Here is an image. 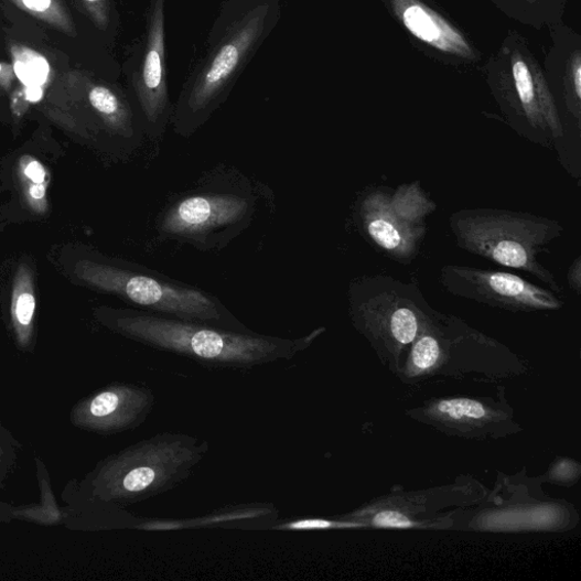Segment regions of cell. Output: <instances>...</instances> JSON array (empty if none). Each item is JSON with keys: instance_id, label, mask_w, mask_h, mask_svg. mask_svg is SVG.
<instances>
[{"instance_id": "6", "label": "cell", "mask_w": 581, "mask_h": 581, "mask_svg": "<svg viewBox=\"0 0 581 581\" xmlns=\"http://www.w3.org/2000/svg\"><path fill=\"white\" fill-rule=\"evenodd\" d=\"M348 318L377 357L397 375L421 329L441 313L416 282L390 276H365L347 289Z\"/></svg>"}, {"instance_id": "8", "label": "cell", "mask_w": 581, "mask_h": 581, "mask_svg": "<svg viewBox=\"0 0 581 581\" xmlns=\"http://www.w3.org/2000/svg\"><path fill=\"white\" fill-rule=\"evenodd\" d=\"M94 287L123 298L144 312L237 332L250 331L214 294L135 265L88 262Z\"/></svg>"}, {"instance_id": "22", "label": "cell", "mask_w": 581, "mask_h": 581, "mask_svg": "<svg viewBox=\"0 0 581 581\" xmlns=\"http://www.w3.org/2000/svg\"><path fill=\"white\" fill-rule=\"evenodd\" d=\"M367 526L344 517L337 518H301L280 524L272 529L308 531V530H343V529H366Z\"/></svg>"}, {"instance_id": "2", "label": "cell", "mask_w": 581, "mask_h": 581, "mask_svg": "<svg viewBox=\"0 0 581 581\" xmlns=\"http://www.w3.org/2000/svg\"><path fill=\"white\" fill-rule=\"evenodd\" d=\"M103 322L114 332L157 351L187 358L204 367L250 370L289 362L326 332L319 327L298 338L237 332L181 321L144 310H105Z\"/></svg>"}, {"instance_id": "16", "label": "cell", "mask_w": 581, "mask_h": 581, "mask_svg": "<svg viewBox=\"0 0 581 581\" xmlns=\"http://www.w3.org/2000/svg\"><path fill=\"white\" fill-rule=\"evenodd\" d=\"M391 191L384 186L365 190L355 205L354 219L363 239L376 251L402 265L419 255L428 225H409L391 209Z\"/></svg>"}, {"instance_id": "18", "label": "cell", "mask_w": 581, "mask_h": 581, "mask_svg": "<svg viewBox=\"0 0 581 581\" xmlns=\"http://www.w3.org/2000/svg\"><path fill=\"white\" fill-rule=\"evenodd\" d=\"M551 30L545 75L559 109L581 130V35L563 22ZM561 111V109H560Z\"/></svg>"}, {"instance_id": "21", "label": "cell", "mask_w": 581, "mask_h": 581, "mask_svg": "<svg viewBox=\"0 0 581 581\" xmlns=\"http://www.w3.org/2000/svg\"><path fill=\"white\" fill-rule=\"evenodd\" d=\"M14 68L20 79L28 87L42 86L49 79L50 65L47 61L29 50L15 55Z\"/></svg>"}, {"instance_id": "26", "label": "cell", "mask_w": 581, "mask_h": 581, "mask_svg": "<svg viewBox=\"0 0 581 581\" xmlns=\"http://www.w3.org/2000/svg\"><path fill=\"white\" fill-rule=\"evenodd\" d=\"M567 281L569 288L574 291L578 295L581 294V257H577L574 261L571 263Z\"/></svg>"}, {"instance_id": "23", "label": "cell", "mask_w": 581, "mask_h": 581, "mask_svg": "<svg viewBox=\"0 0 581 581\" xmlns=\"http://www.w3.org/2000/svg\"><path fill=\"white\" fill-rule=\"evenodd\" d=\"M14 2L37 19L65 31L72 30V23L57 0H14Z\"/></svg>"}, {"instance_id": "15", "label": "cell", "mask_w": 581, "mask_h": 581, "mask_svg": "<svg viewBox=\"0 0 581 581\" xmlns=\"http://www.w3.org/2000/svg\"><path fill=\"white\" fill-rule=\"evenodd\" d=\"M527 370L525 362L508 346L450 316L449 336L439 376H481L482 379H502Z\"/></svg>"}, {"instance_id": "20", "label": "cell", "mask_w": 581, "mask_h": 581, "mask_svg": "<svg viewBox=\"0 0 581 581\" xmlns=\"http://www.w3.org/2000/svg\"><path fill=\"white\" fill-rule=\"evenodd\" d=\"M390 205L395 215L409 225H428L426 219L438 208L420 181L399 185L391 191Z\"/></svg>"}, {"instance_id": "11", "label": "cell", "mask_w": 581, "mask_h": 581, "mask_svg": "<svg viewBox=\"0 0 581 581\" xmlns=\"http://www.w3.org/2000/svg\"><path fill=\"white\" fill-rule=\"evenodd\" d=\"M487 493L483 484L466 477L451 485L417 492L396 486L389 494L342 517L367 528L452 529L451 513H441L476 506Z\"/></svg>"}, {"instance_id": "5", "label": "cell", "mask_w": 581, "mask_h": 581, "mask_svg": "<svg viewBox=\"0 0 581 581\" xmlns=\"http://www.w3.org/2000/svg\"><path fill=\"white\" fill-rule=\"evenodd\" d=\"M209 450L208 441L184 433L153 435L106 459L95 475L94 493L120 505L157 497L186 482Z\"/></svg>"}, {"instance_id": "29", "label": "cell", "mask_w": 581, "mask_h": 581, "mask_svg": "<svg viewBox=\"0 0 581 581\" xmlns=\"http://www.w3.org/2000/svg\"><path fill=\"white\" fill-rule=\"evenodd\" d=\"M26 96H28V99L30 101H39L43 98V90L41 88V86H32V87H29L28 92H26Z\"/></svg>"}, {"instance_id": "12", "label": "cell", "mask_w": 581, "mask_h": 581, "mask_svg": "<svg viewBox=\"0 0 581 581\" xmlns=\"http://www.w3.org/2000/svg\"><path fill=\"white\" fill-rule=\"evenodd\" d=\"M440 282L453 297L515 314L552 313L564 306L560 295L549 288L502 270L445 265Z\"/></svg>"}, {"instance_id": "25", "label": "cell", "mask_w": 581, "mask_h": 581, "mask_svg": "<svg viewBox=\"0 0 581 581\" xmlns=\"http://www.w3.org/2000/svg\"><path fill=\"white\" fill-rule=\"evenodd\" d=\"M581 477L580 463L570 458H558L551 464L548 473L541 477L545 483H551L558 486L571 487L578 483Z\"/></svg>"}, {"instance_id": "19", "label": "cell", "mask_w": 581, "mask_h": 581, "mask_svg": "<svg viewBox=\"0 0 581 581\" xmlns=\"http://www.w3.org/2000/svg\"><path fill=\"white\" fill-rule=\"evenodd\" d=\"M508 18L534 29L563 22L568 0H491Z\"/></svg>"}, {"instance_id": "27", "label": "cell", "mask_w": 581, "mask_h": 581, "mask_svg": "<svg viewBox=\"0 0 581 581\" xmlns=\"http://www.w3.org/2000/svg\"><path fill=\"white\" fill-rule=\"evenodd\" d=\"M25 174L33 184H44L46 180V171L44 166L34 161L28 165Z\"/></svg>"}, {"instance_id": "24", "label": "cell", "mask_w": 581, "mask_h": 581, "mask_svg": "<svg viewBox=\"0 0 581 581\" xmlns=\"http://www.w3.org/2000/svg\"><path fill=\"white\" fill-rule=\"evenodd\" d=\"M35 310V298L31 286L25 282L17 284L13 299V316L20 334H26L32 325Z\"/></svg>"}, {"instance_id": "10", "label": "cell", "mask_w": 581, "mask_h": 581, "mask_svg": "<svg viewBox=\"0 0 581 581\" xmlns=\"http://www.w3.org/2000/svg\"><path fill=\"white\" fill-rule=\"evenodd\" d=\"M165 7L166 0H149L144 32L126 64L128 96L146 137L152 141L164 137L174 112L169 88Z\"/></svg>"}, {"instance_id": "9", "label": "cell", "mask_w": 581, "mask_h": 581, "mask_svg": "<svg viewBox=\"0 0 581 581\" xmlns=\"http://www.w3.org/2000/svg\"><path fill=\"white\" fill-rule=\"evenodd\" d=\"M544 480L498 475L495 488L476 506L455 509L452 528L496 532H564L577 527L579 516L570 503L541 491Z\"/></svg>"}, {"instance_id": "14", "label": "cell", "mask_w": 581, "mask_h": 581, "mask_svg": "<svg viewBox=\"0 0 581 581\" xmlns=\"http://www.w3.org/2000/svg\"><path fill=\"white\" fill-rule=\"evenodd\" d=\"M387 11L415 41L450 65H475L482 54L471 37L433 0H383Z\"/></svg>"}, {"instance_id": "28", "label": "cell", "mask_w": 581, "mask_h": 581, "mask_svg": "<svg viewBox=\"0 0 581 581\" xmlns=\"http://www.w3.org/2000/svg\"><path fill=\"white\" fill-rule=\"evenodd\" d=\"M30 196L34 200H43L46 195L45 184H33L29 190Z\"/></svg>"}, {"instance_id": "7", "label": "cell", "mask_w": 581, "mask_h": 581, "mask_svg": "<svg viewBox=\"0 0 581 581\" xmlns=\"http://www.w3.org/2000/svg\"><path fill=\"white\" fill-rule=\"evenodd\" d=\"M257 205L245 176L212 179L168 203L157 220L158 236L204 252L223 250L250 227Z\"/></svg>"}, {"instance_id": "1", "label": "cell", "mask_w": 581, "mask_h": 581, "mask_svg": "<svg viewBox=\"0 0 581 581\" xmlns=\"http://www.w3.org/2000/svg\"><path fill=\"white\" fill-rule=\"evenodd\" d=\"M281 14V0H224L206 51L174 104L171 126L177 136L190 138L209 122L278 26Z\"/></svg>"}, {"instance_id": "3", "label": "cell", "mask_w": 581, "mask_h": 581, "mask_svg": "<svg viewBox=\"0 0 581 581\" xmlns=\"http://www.w3.org/2000/svg\"><path fill=\"white\" fill-rule=\"evenodd\" d=\"M484 73L502 120L524 139L560 153L566 137L562 115L527 39L509 31Z\"/></svg>"}, {"instance_id": "4", "label": "cell", "mask_w": 581, "mask_h": 581, "mask_svg": "<svg viewBox=\"0 0 581 581\" xmlns=\"http://www.w3.org/2000/svg\"><path fill=\"white\" fill-rule=\"evenodd\" d=\"M455 245L463 251L531 276L557 294L562 289L539 256L564 235L556 219L527 212L461 209L449 218Z\"/></svg>"}, {"instance_id": "13", "label": "cell", "mask_w": 581, "mask_h": 581, "mask_svg": "<svg viewBox=\"0 0 581 581\" xmlns=\"http://www.w3.org/2000/svg\"><path fill=\"white\" fill-rule=\"evenodd\" d=\"M407 415L430 428L470 440H498L523 431L505 392L493 398L445 397L426 400Z\"/></svg>"}, {"instance_id": "17", "label": "cell", "mask_w": 581, "mask_h": 581, "mask_svg": "<svg viewBox=\"0 0 581 581\" xmlns=\"http://www.w3.org/2000/svg\"><path fill=\"white\" fill-rule=\"evenodd\" d=\"M153 392L132 383H115L77 408V423L100 434H118L140 428L152 412Z\"/></svg>"}]
</instances>
